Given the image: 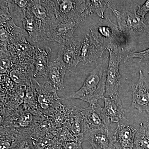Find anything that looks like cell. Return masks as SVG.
I'll list each match as a JSON object with an SVG mask.
<instances>
[{"instance_id":"cell-1","label":"cell","mask_w":149,"mask_h":149,"mask_svg":"<svg viewBox=\"0 0 149 149\" xmlns=\"http://www.w3.org/2000/svg\"><path fill=\"white\" fill-rule=\"evenodd\" d=\"M109 57H104L96 63L94 69L89 74L79 90L61 100L78 99L87 102L90 105L97 103L99 100L105 98L107 73Z\"/></svg>"},{"instance_id":"cell-2","label":"cell","mask_w":149,"mask_h":149,"mask_svg":"<svg viewBox=\"0 0 149 149\" xmlns=\"http://www.w3.org/2000/svg\"><path fill=\"white\" fill-rule=\"evenodd\" d=\"M109 8L116 17L118 28L126 38L128 49L131 41L149 35V19L138 15L136 10L134 12L125 9L120 11L113 8L111 6Z\"/></svg>"},{"instance_id":"cell-3","label":"cell","mask_w":149,"mask_h":149,"mask_svg":"<svg viewBox=\"0 0 149 149\" xmlns=\"http://www.w3.org/2000/svg\"><path fill=\"white\" fill-rule=\"evenodd\" d=\"M90 32L93 38L106 49L128 50L125 36L118 25L109 17L99 19L90 29Z\"/></svg>"},{"instance_id":"cell-4","label":"cell","mask_w":149,"mask_h":149,"mask_svg":"<svg viewBox=\"0 0 149 149\" xmlns=\"http://www.w3.org/2000/svg\"><path fill=\"white\" fill-rule=\"evenodd\" d=\"M27 9L40 25L43 41L47 40L56 22L54 1H29Z\"/></svg>"},{"instance_id":"cell-5","label":"cell","mask_w":149,"mask_h":149,"mask_svg":"<svg viewBox=\"0 0 149 149\" xmlns=\"http://www.w3.org/2000/svg\"><path fill=\"white\" fill-rule=\"evenodd\" d=\"M56 18L73 20L79 23L92 14L87 1H54Z\"/></svg>"},{"instance_id":"cell-6","label":"cell","mask_w":149,"mask_h":149,"mask_svg":"<svg viewBox=\"0 0 149 149\" xmlns=\"http://www.w3.org/2000/svg\"><path fill=\"white\" fill-rule=\"evenodd\" d=\"M109 61L107 70L106 94L109 97L118 95L121 75L119 72L120 62L125 58L128 50L123 49L108 50Z\"/></svg>"},{"instance_id":"cell-7","label":"cell","mask_w":149,"mask_h":149,"mask_svg":"<svg viewBox=\"0 0 149 149\" xmlns=\"http://www.w3.org/2000/svg\"><path fill=\"white\" fill-rule=\"evenodd\" d=\"M8 48L14 65L33 72L35 46L32 45L24 37L10 43Z\"/></svg>"},{"instance_id":"cell-8","label":"cell","mask_w":149,"mask_h":149,"mask_svg":"<svg viewBox=\"0 0 149 149\" xmlns=\"http://www.w3.org/2000/svg\"><path fill=\"white\" fill-rule=\"evenodd\" d=\"M34 80L36 83L34 85L38 107L44 113H54L58 109L60 101L61 100L58 95V90L47 82L45 81L41 84Z\"/></svg>"},{"instance_id":"cell-9","label":"cell","mask_w":149,"mask_h":149,"mask_svg":"<svg viewBox=\"0 0 149 149\" xmlns=\"http://www.w3.org/2000/svg\"><path fill=\"white\" fill-rule=\"evenodd\" d=\"M82 118L83 133L94 129L110 130L111 122L107 116L103 108L98 104L90 105L86 108H80Z\"/></svg>"},{"instance_id":"cell-10","label":"cell","mask_w":149,"mask_h":149,"mask_svg":"<svg viewBox=\"0 0 149 149\" xmlns=\"http://www.w3.org/2000/svg\"><path fill=\"white\" fill-rule=\"evenodd\" d=\"M82 41L77 36H73L60 45L57 58L65 65L67 70L74 73L80 62Z\"/></svg>"},{"instance_id":"cell-11","label":"cell","mask_w":149,"mask_h":149,"mask_svg":"<svg viewBox=\"0 0 149 149\" xmlns=\"http://www.w3.org/2000/svg\"><path fill=\"white\" fill-rule=\"evenodd\" d=\"M132 103L131 110L136 109L139 113L146 111L149 113V83L142 70L139 71L138 81L131 87Z\"/></svg>"},{"instance_id":"cell-12","label":"cell","mask_w":149,"mask_h":149,"mask_svg":"<svg viewBox=\"0 0 149 149\" xmlns=\"http://www.w3.org/2000/svg\"><path fill=\"white\" fill-rule=\"evenodd\" d=\"M105 50L89 32L84 36L83 40L80 62L84 65L92 62L96 63L99 58L103 56Z\"/></svg>"},{"instance_id":"cell-13","label":"cell","mask_w":149,"mask_h":149,"mask_svg":"<svg viewBox=\"0 0 149 149\" xmlns=\"http://www.w3.org/2000/svg\"><path fill=\"white\" fill-rule=\"evenodd\" d=\"M111 129H94L84 133V141H88L93 149H116Z\"/></svg>"},{"instance_id":"cell-14","label":"cell","mask_w":149,"mask_h":149,"mask_svg":"<svg viewBox=\"0 0 149 149\" xmlns=\"http://www.w3.org/2000/svg\"><path fill=\"white\" fill-rule=\"evenodd\" d=\"M138 130L131 125L118 124L113 130V139L116 149H132L134 146Z\"/></svg>"},{"instance_id":"cell-15","label":"cell","mask_w":149,"mask_h":149,"mask_svg":"<svg viewBox=\"0 0 149 149\" xmlns=\"http://www.w3.org/2000/svg\"><path fill=\"white\" fill-rule=\"evenodd\" d=\"M1 46L8 45L17 39L28 36V33L15 24L13 18L5 19L1 17Z\"/></svg>"},{"instance_id":"cell-16","label":"cell","mask_w":149,"mask_h":149,"mask_svg":"<svg viewBox=\"0 0 149 149\" xmlns=\"http://www.w3.org/2000/svg\"><path fill=\"white\" fill-rule=\"evenodd\" d=\"M80 23L71 20L56 18L55 26L48 37V41L63 44L73 36L74 32Z\"/></svg>"},{"instance_id":"cell-17","label":"cell","mask_w":149,"mask_h":149,"mask_svg":"<svg viewBox=\"0 0 149 149\" xmlns=\"http://www.w3.org/2000/svg\"><path fill=\"white\" fill-rule=\"evenodd\" d=\"M67 68L58 58L50 62L45 77V81L49 83L57 90H62L64 88V78Z\"/></svg>"},{"instance_id":"cell-18","label":"cell","mask_w":149,"mask_h":149,"mask_svg":"<svg viewBox=\"0 0 149 149\" xmlns=\"http://www.w3.org/2000/svg\"><path fill=\"white\" fill-rule=\"evenodd\" d=\"M52 49L49 47L41 48L35 46L33 65V79L42 77L45 78L50 59Z\"/></svg>"},{"instance_id":"cell-19","label":"cell","mask_w":149,"mask_h":149,"mask_svg":"<svg viewBox=\"0 0 149 149\" xmlns=\"http://www.w3.org/2000/svg\"><path fill=\"white\" fill-rule=\"evenodd\" d=\"M103 100L104 102V111L111 123H118L122 120L125 113L119 95L105 97Z\"/></svg>"},{"instance_id":"cell-20","label":"cell","mask_w":149,"mask_h":149,"mask_svg":"<svg viewBox=\"0 0 149 149\" xmlns=\"http://www.w3.org/2000/svg\"><path fill=\"white\" fill-rule=\"evenodd\" d=\"M20 132L12 127H1V149H9L18 138Z\"/></svg>"},{"instance_id":"cell-21","label":"cell","mask_w":149,"mask_h":149,"mask_svg":"<svg viewBox=\"0 0 149 149\" xmlns=\"http://www.w3.org/2000/svg\"><path fill=\"white\" fill-rule=\"evenodd\" d=\"M134 147L139 149H149V126L141 123L135 137Z\"/></svg>"},{"instance_id":"cell-22","label":"cell","mask_w":149,"mask_h":149,"mask_svg":"<svg viewBox=\"0 0 149 149\" xmlns=\"http://www.w3.org/2000/svg\"><path fill=\"white\" fill-rule=\"evenodd\" d=\"M1 75H8L14 64L8 47L1 46Z\"/></svg>"},{"instance_id":"cell-23","label":"cell","mask_w":149,"mask_h":149,"mask_svg":"<svg viewBox=\"0 0 149 149\" xmlns=\"http://www.w3.org/2000/svg\"><path fill=\"white\" fill-rule=\"evenodd\" d=\"M92 14L96 13L100 19H104L105 11L110 6L109 1H87Z\"/></svg>"},{"instance_id":"cell-24","label":"cell","mask_w":149,"mask_h":149,"mask_svg":"<svg viewBox=\"0 0 149 149\" xmlns=\"http://www.w3.org/2000/svg\"><path fill=\"white\" fill-rule=\"evenodd\" d=\"M9 149H35V148L29 136L20 132L16 141Z\"/></svg>"},{"instance_id":"cell-25","label":"cell","mask_w":149,"mask_h":149,"mask_svg":"<svg viewBox=\"0 0 149 149\" xmlns=\"http://www.w3.org/2000/svg\"><path fill=\"white\" fill-rule=\"evenodd\" d=\"M134 58H139L141 62L147 64L149 62V47L147 49L142 52H133L130 50L127 52L124 61L128 62Z\"/></svg>"},{"instance_id":"cell-26","label":"cell","mask_w":149,"mask_h":149,"mask_svg":"<svg viewBox=\"0 0 149 149\" xmlns=\"http://www.w3.org/2000/svg\"><path fill=\"white\" fill-rule=\"evenodd\" d=\"M33 120V116L29 113H24L17 119V125L21 128H25L31 125Z\"/></svg>"},{"instance_id":"cell-27","label":"cell","mask_w":149,"mask_h":149,"mask_svg":"<svg viewBox=\"0 0 149 149\" xmlns=\"http://www.w3.org/2000/svg\"><path fill=\"white\" fill-rule=\"evenodd\" d=\"M138 10L136 13L139 16L145 17L146 15L149 12V0L146 1L142 6H138Z\"/></svg>"},{"instance_id":"cell-28","label":"cell","mask_w":149,"mask_h":149,"mask_svg":"<svg viewBox=\"0 0 149 149\" xmlns=\"http://www.w3.org/2000/svg\"><path fill=\"white\" fill-rule=\"evenodd\" d=\"M82 143L80 142H67L65 146L64 149H83L82 146Z\"/></svg>"},{"instance_id":"cell-29","label":"cell","mask_w":149,"mask_h":149,"mask_svg":"<svg viewBox=\"0 0 149 149\" xmlns=\"http://www.w3.org/2000/svg\"><path fill=\"white\" fill-rule=\"evenodd\" d=\"M148 118H147V122L146 123L149 126V113L148 114Z\"/></svg>"},{"instance_id":"cell-30","label":"cell","mask_w":149,"mask_h":149,"mask_svg":"<svg viewBox=\"0 0 149 149\" xmlns=\"http://www.w3.org/2000/svg\"><path fill=\"white\" fill-rule=\"evenodd\" d=\"M132 149H139L137 148H136V147H135L134 146V147H133V148H132Z\"/></svg>"},{"instance_id":"cell-31","label":"cell","mask_w":149,"mask_h":149,"mask_svg":"<svg viewBox=\"0 0 149 149\" xmlns=\"http://www.w3.org/2000/svg\"><path fill=\"white\" fill-rule=\"evenodd\" d=\"M148 73H149V72H148Z\"/></svg>"}]
</instances>
